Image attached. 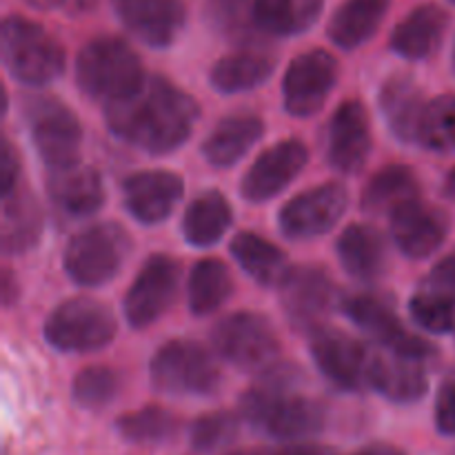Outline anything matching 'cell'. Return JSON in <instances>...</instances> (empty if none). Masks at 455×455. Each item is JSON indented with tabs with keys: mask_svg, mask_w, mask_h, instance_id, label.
I'll use <instances>...</instances> for the list:
<instances>
[{
	"mask_svg": "<svg viewBox=\"0 0 455 455\" xmlns=\"http://www.w3.org/2000/svg\"><path fill=\"white\" fill-rule=\"evenodd\" d=\"M238 418L229 411L204 413L191 425L189 443L196 451L209 453L213 449L227 447L238 435Z\"/></svg>",
	"mask_w": 455,
	"mask_h": 455,
	"instance_id": "obj_40",
	"label": "cell"
},
{
	"mask_svg": "<svg viewBox=\"0 0 455 455\" xmlns=\"http://www.w3.org/2000/svg\"><path fill=\"white\" fill-rule=\"evenodd\" d=\"M151 387L167 395H213L220 387V369L213 355L194 340H169L149 363Z\"/></svg>",
	"mask_w": 455,
	"mask_h": 455,
	"instance_id": "obj_7",
	"label": "cell"
},
{
	"mask_svg": "<svg viewBox=\"0 0 455 455\" xmlns=\"http://www.w3.org/2000/svg\"><path fill=\"white\" fill-rule=\"evenodd\" d=\"M420 198V180L407 164H389L373 173L360 196V207L371 216H391L398 207Z\"/></svg>",
	"mask_w": 455,
	"mask_h": 455,
	"instance_id": "obj_30",
	"label": "cell"
},
{
	"mask_svg": "<svg viewBox=\"0 0 455 455\" xmlns=\"http://www.w3.org/2000/svg\"><path fill=\"white\" fill-rule=\"evenodd\" d=\"M234 222V207L225 194L207 189L196 196L182 216V235L191 247H212L216 244Z\"/></svg>",
	"mask_w": 455,
	"mask_h": 455,
	"instance_id": "obj_31",
	"label": "cell"
},
{
	"mask_svg": "<svg viewBox=\"0 0 455 455\" xmlns=\"http://www.w3.org/2000/svg\"><path fill=\"white\" fill-rule=\"evenodd\" d=\"M451 3H455V0H451Z\"/></svg>",
	"mask_w": 455,
	"mask_h": 455,
	"instance_id": "obj_51",
	"label": "cell"
},
{
	"mask_svg": "<svg viewBox=\"0 0 455 455\" xmlns=\"http://www.w3.org/2000/svg\"><path fill=\"white\" fill-rule=\"evenodd\" d=\"M25 120L31 142L47 169L80 163L83 124L65 102L52 96L27 98Z\"/></svg>",
	"mask_w": 455,
	"mask_h": 455,
	"instance_id": "obj_10",
	"label": "cell"
},
{
	"mask_svg": "<svg viewBox=\"0 0 455 455\" xmlns=\"http://www.w3.org/2000/svg\"><path fill=\"white\" fill-rule=\"evenodd\" d=\"M451 60H453V71H455V44H453V58H451Z\"/></svg>",
	"mask_w": 455,
	"mask_h": 455,
	"instance_id": "obj_50",
	"label": "cell"
},
{
	"mask_svg": "<svg viewBox=\"0 0 455 455\" xmlns=\"http://www.w3.org/2000/svg\"><path fill=\"white\" fill-rule=\"evenodd\" d=\"M76 84L92 100L109 105L132 93L147 78L140 56L116 36H100L76 56Z\"/></svg>",
	"mask_w": 455,
	"mask_h": 455,
	"instance_id": "obj_3",
	"label": "cell"
},
{
	"mask_svg": "<svg viewBox=\"0 0 455 455\" xmlns=\"http://www.w3.org/2000/svg\"><path fill=\"white\" fill-rule=\"evenodd\" d=\"M302 373L291 363H275L258 373L251 389L240 398L243 418L274 440L296 443L320 434L327 422L323 403L298 394Z\"/></svg>",
	"mask_w": 455,
	"mask_h": 455,
	"instance_id": "obj_2",
	"label": "cell"
},
{
	"mask_svg": "<svg viewBox=\"0 0 455 455\" xmlns=\"http://www.w3.org/2000/svg\"><path fill=\"white\" fill-rule=\"evenodd\" d=\"M416 145L431 154H455V93H443L427 102Z\"/></svg>",
	"mask_w": 455,
	"mask_h": 455,
	"instance_id": "obj_35",
	"label": "cell"
},
{
	"mask_svg": "<svg viewBox=\"0 0 455 455\" xmlns=\"http://www.w3.org/2000/svg\"><path fill=\"white\" fill-rule=\"evenodd\" d=\"M16 298H18V283L13 280L12 269H9V267H4V271H3V302H4V307L12 305Z\"/></svg>",
	"mask_w": 455,
	"mask_h": 455,
	"instance_id": "obj_46",
	"label": "cell"
},
{
	"mask_svg": "<svg viewBox=\"0 0 455 455\" xmlns=\"http://www.w3.org/2000/svg\"><path fill=\"white\" fill-rule=\"evenodd\" d=\"M351 323L373 338L380 347L416 363H429L438 355V347L416 336L400 323L394 300L380 293H351L340 302Z\"/></svg>",
	"mask_w": 455,
	"mask_h": 455,
	"instance_id": "obj_9",
	"label": "cell"
},
{
	"mask_svg": "<svg viewBox=\"0 0 455 455\" xmlns=\"http://www.w3.org/2000/svg\"><path fill=\"white\" fill-rule=\"evenodd\" d=\"M262 133H265V123L260 116L240 111V114L225 116L204 138L200 151L213 167H234L260 140Z\"/></svg>",
	"mask_w": 455,
	"mask_h": 455,
	"instance_id": "obj_25",
	"label": "cell"
},
{
	"mask_svg": "<svg viewBox=\"0 0 455 455\" xmlns=\"http://www.w3.org/2000/svg\"><path fill=\"white\" fill-rule=\"evenodd\" d=\"M198 118V100L156 74L147 76L132 93L105 105L107 129L124 145L151 156L180 149Z\"/></svg>",
	"mask_w": 455,
	"mask_h": 455,
	"instance_id": "obj_1",
	"label": "cell"
},
{
	"mask_svg": "<svg viewBox=\"0 0 455 455\" xmlns=\"http://www.w3.org/2000/svg\"><path fill=\"white\" fill-rule=\"evenodd\" d=\"M309 163V151L298 138H287L267 147L240 182V194L247 203H267L287 189Z\"/></svg>",
	"mask_w": 455,
	"mask_h": 455,
	"instance_id": "obj_16",
	"label": "cell"
},
{
	"mask_svg": "<svg viewBox=\"0 0 455 455\" xmlns=\"http://www.w3.org/2000/svg\"><path fill=\"white\" fill-rule=\"evenodd\" d=\"M0 44L4 67L16 83L27 87H47L65 74V47L43 25L29 18H4Z\"/></svg>",
	"mask_w": 455,
	"mask_h": 455,
	"instance_id": "obj_4",
	"label": "cell"
},
{
	"mask_svg": "<svg viewBox=\"0 0 455 455\" xmlns=\"http://www.w3.org/2000/svg\"><path fill=\"white\" fill-rule=\"evenodd\" d=\"M120 376L111 367H84L71 382V398L78 407L98 411L118 398Z\"/></svg>",
	"mask_w": 455,
	"mask_h": 455,
	"instance_id": "obj_38",
	"label": "cell"
},
{
	"mask_svg": "<svg viewBox=\"0 0 455 455\" xmlns=\"http://www.w3.org/2000/svg\"><path fill=\"white\" fill-rule=\"evenodd\" d=\"M185 194V180L167 169L136 172L123 182V203L140 225H160L173 213Z\"/></svg>",
	"mask_w": 455,
	"mask_h": 455,
	"instance_id": "obj_20",
	"label": "cell"
},
{
	"mask_svg": "<svg viewBox=\"0 0 455 455\" xmlns=\"http://www.w3.org/2000/svg\"><path fill=\"white\" fill-rule=\"evenodd\" d=\"M44 218L38 200L27 187H16L3 196V220H0V244L4 256H20L40 243Z\"/></svg>",
	"mask_w": 455,
	"mask_h": 455,
	"instance_id": "obj_26",
	"label": "cell"
},
{
	"mask_svg": "<svg viewBox=\"0 0 455 455\" xmlns=\"http://www.w3.org/2000/svg\"><path fill=\"white\" fill-rule=\"evenodd\" d=\"M118 333L114 311L93 298L60 302L44 320V340L62 354H96Z\"/></svg>",
	"mask_w": 455,
	"mask_h": 455,
	"instance_id": "obj_6",
	"label": "cell"
},
{
	"mask_svg": "<svg viewBox=\"0 0 455 455\" xmlns=\"http://www.w3.org/2000/svg\"><path fill=\"white\" fill-rule=\"evenodd\" d=\"M336 253L342 269L360 283H376L387 274L389 249L376 227L349 225L338 238Z\"/></svg>",
	"mask_w": 455,
	"mask_h": 455,
	"instance_id": "obj_23",
	"label": "cell"
},
{
	"mask_svg": "<svg viewBox=\"0 0 455 455\" xmlns=\"http://www.w3.org/2000/svg\"><path fill=\"white\" fill-rule=\"evenodd\" d=\"M132 253V235L118 222H98L69 240L62 267L78 287H102L111 283Z\"/></svg>",
	"mask_w": 455,
	"mask_h": 455,
	"instance_id": "obj_5",
	"label": "cell"
},
{
	"mask_svg": "<svg viewBox=\"0 0 455 455\" xmlns=\"http://www.w3.org/2000/svg\"><path fill=\"white\" fill-rule=\"evenodd\" d=\"M371 123L360 100H345L331 116L327 133V160L345 176L363 172L371 154Z\"/></svg>",
	"mask_w": 455,
	"mask_h": 455,
	"instance_id": "obj_17",
	"label": "cell"
},
{
	"mask_svg": "<svg viewBox=\"0 0 455 455\" xmlns=\"http://www.w3.org/2000/svg\"><path fill=\"white\" fill-rule=\"evenodd\" d=\"M275 69V58L258 49H240V52L227 53L220 60L213 62L209 71V83L216 92L244 93L258 89L271 78Z\"/></svg>",
	"mask_w": 455,
	"mask_h": 455,
	"instance_id": "obj_29",
	"label": "cell"
},
{
	"mask_svg": "<svg viewBox=\"0 0 455 455\" xmlns=\"http://www.w3.org/2000/svg\"><path fill=\"white\" fill-rule=\"evenodd\" d=\"M394 244L411 260H422L438 251L447 240L451 220L443 209L422 203V198L403 204L389 216Z\"/></svg>",
	"mask_w": 455,
	"mask_h": 455,
	"instance_id": "obj_19",
	"label": "cell"
},
{
	"mask_svg": "<svg viewBox=\"0 0 455 455\" xmlns=\"http://www.w3.org/2000/svg\"><path fill=\"white\" fill-rule=\"evenodd\" d=\"M413 323L429 333H449L455 329V298L418 289L409 302Z\"/></svg>",
	"mask_w": 455,
	"mask_h": 455,
	"instance_id": "obj_39",
	"label": "cell"
},
{
	"mask_svg": "<svg viewBox=\"0 0 455 455\" xmlns=\"http://www.w3.org/2000/svg\"><path fill=\"white\" fill-rule=\"evenodd\" d=\"M180 262L167 253H154L145 260L123 300L124 320L133 329H147L158 323L180 289Z\"/></svg>",
	"mask_w": 455,
	"mask_h": 455,
	"instance_id": "obj_12",
	"label": "cell"
},
{
	"mask_svg": "<svg viewBox=\"0 0 455 455\" xmlns=\"http://www.w3.org/2000/svg\"><path fill=\"white\" fill-rule=\"evenodd\" d=\"M324 0H253V16L262 34L289 38L315 25Z\"/></svg>",
	"mask_w": 455,
	"mask_h": 455,
	"instance_id": "obj_33",
	"label": "cell"
},
{
	"mask_svg": "<svg viewBox=\"0 0 455 455\" xmlns=\"http://www.w3.org/2000/svg\"><path fill=\"white\" fill-rule=\"evenodd\" d=\"M44 185L53 207L67 218L93 216L105 204V182L100 172L92 164L74 163L49 169Z\"/></svg>",
	"mask_w": 455,
	"mask_h": 455,
	"instance_id": "obj_21",
	"label": "cell"
},
{
	"mask_svg": "<svg viewBox=\"0 0 455 455\" xmlns=\"http://www.w3.org/2000/svg\"><path fill=\"white\" fill-rule=\"evenodd\" d=\"M338 60L324 49L293 58L283 78V105L293 118H311L324 107L338 84Z\"/></svg>",
	"mask_w": 455,
	"mask_h": 455,
	"instance_id": "obj_13",
	"label": "cell"
},
{
	"mask_svg": "<svg viewBox=\"0 0 455 455\" xmlns=\"http://www.w3.org/2000/svg\"><path fill=\"white\" fill-rule=\"evenodd\" d=\"M18 182H20V158H18L12 140L3 136V149H0V191L3 196L12 194Z\"/></svg>",
	"mask_w": 455,
	"mask_h": 455,
	"instance_id": "obj_43",
	"label": "cell"
},
{
	"mask_svg": "<svg viewBox=\"0 0 455 455\" xmlns=\"http://www.w3.org/2000/svg\"><path fill=\"white\" fill-rule=\"evenodd\" d=\"M349 207V194L340 182H324L293 196L278 213L280 234L289 240H311L329 234Z\"/></svg>",
	"mask_w": 455,
	"mask_h": 455,
	"instance_id": "obj_14",
	"label": "cell"
},
{
	"mask_svg": "<svg viewBox=\"0 0 455 455\" xmlns=\"http://www.w3.org/2000/svg\"><path fill=\"white\" fill-rule=\"evenodd\" d=\"M204 20L218 36L234 43H249L260 31L253 16V0H207Z\"/></svg>",
	"mask_w": 455,
	"mask_h": 455,
	"instance_id": "obj_36",
	"label": "cell"
},
{
	"mask_svg": "<svg viewBox=\"0 0 455 455\" xmlns=\"http://www.w3.org/2000/svg\"><path fill=\"white\" fill-rule=\"evenodd\" d=\"M229 455H253V453H247V451H235V453H229Z\"/></svg>",
	"mask_w": 455,
	"mask_h": 455,
	"instance_id": "obj_49",
	"label": "cell"
},
{
	"mask_svg": "<svg viewBox=\"0 0 455 455\" xmlns=\"http://www.w3.org/2000/svg\"><path fill=\"white\" fill-rule=\"evenodd\" d=\"M213 351L240 371L260 373L278 363L280 340L274 324L253 311H235L212 329Z\"/></svg>",
	"mask_w": 455,
	"mask_h": 455,
	"instance_id": "obj_8",
	"label": "cell"
},
{
	"mask_svg": "<svg viewBox=\"0 0 455 455\" xmlns=\"http://www.w3.org/2000/svg\"><path fill=\"white\" fill-rule=\"evenodd\" d=\"M391 0H345L331 16L327 34L345 52L367 44L380 29Z\"/></svg>",
	"mask_w": 455,
	"mask_h": 455,
	"instance_id": "obj_28",
	"label": "cell"
},
{
	"mask_svg": "<svg viewBox=\"0 0 455 455\" xmlns=\"http://www.w3.org/2000/svg\"><path fill=\"white\" fill-rule=\"evenodd\" d=\"M443 196H444V198L453 200V203H455V167L451 169V172L447 173V178H444V182H443Z\"/></svg>",
	"mask_w": 455,
	"mask_h": 455,
	"instance_id": "obj_48",
	"label": "cell"
},
{
	"mask_svg": "<svg viewBox=\"0 0 455 455\" xmlns=\"http://www.w3.org/2000/svg\"><path fill=\"white\" fill-rule=\"evenodd\" d=\"M449 16L438 4H420L395 25L389 38L391 52L404 60H425L438 52Z\"/></svg>",
	"mask_w": 455,
	"mask_h": 455,
	"instance_id": "obj_24",
	"label": "cell"
},
{
	"mask_svg": "<svg viewBox=\"0 0 455 455\" xmlns=\"http://www.w3.org/2000/svg\"><path fill=\"white\" fill-rule=\"evenodd\" d=\"M234 293V280L229 269L218 258H203L194 265L187 284L189 311L198 318L212 315L225 305Z\"/></svg>",
	"mask_w": 455,
	"mask_h": 455,
	"instance_id": "obj_34",
	"label": "cell"
},
{
	"mask_svg": "<svg viewBox=\"0 0 455 455\" xmlns=\"http://www.w3.org/2000/svg\"><path fill=\"white\" fill-rule=\"evenodd\" d=\"M253 455H333L329 449L315 447V444H287L280 449H262Z\"/></svg>",
	"mask_w": 455,
	"mask_h": 455,
	"instance_id": "obj_45",
	"label": "cell"
},
{
	"mask_svg": "<svg viewBox=\"0 0 455 455\" xmlns=\"http://www.w3.org/2000/svg\"><path fill=\"white\" fill-rule=\"evenodd\" d=\"M435 427L443 435H455V376L440 387L435 400Z\"/></svg>",
	"mask_w": 455,
	"mask_h": 455,
	"instance_id": "obj_42",
	"label": "cell"
},
{
	"mask_svg": "<svg viewBox=\"0 0 455 455\" xmlns=\"http://www.w3.org/2000/svg\"><path fill=\"white\" fill-rule=\"evenodd\" d=\"M311 358L324 378L340 391H360L367 387L371 351L355 338L336 329H318L309 340Z\"/></svg>",
	"mask_w": 455,
	"mask_h": 455,
	"instance_id": "obj_15",
	"label": "cell"
},
{
	"mask_svg": "<svg viewBox=\"0 0 455 455\" xmlns=\"http://www.w3.org/2000/svg\"><path fill=\"white\" fill-rule=\"evenodd\" d=\"M354 455H404L398 447H391V444H371V447L360 449Z\"/></svg>",
	"mask_w": 455,
	"mask_h": 455,
	"instance_id": "obj_47",
	"label": "cell"
},
{
	"mask_svg": "<svg viewBox=\"0 0 455 455\" xmlns=\"http://www.w3.org/2000/svg\"><path fill=\"white\" fill-rule=\"evenodd\" d=\"M425 363L403 358L398 354H371L367 387L395 404H411L425 398L429 391V376Z\"/></svg>",
	"mask_w": 455,
	"mask_h": 455,
	"instance_id": "obj_22",
	"label": "cell"
},
{
	"mask_svg": "<svg viewBox=\"0 0 455 455\" xmlns=\"http://www.w3.org/2000/svg\"><path fill=\"white\" fill-rule=\"evenodd\" d=\"M111 9L129 34L154 49L172 47L187 20L182 0H111Z\"/></svg>",
	"mask_w": 455,
	"mask_h": 455,
	"instance_id": "obj_18",
	"label": "cell"
},
{
	"mask_svg": "<svg viewBox=\"0 0 455 455\" xmlns=\"http://www.w3.org/2000/svg\"><path fill=\"white\" fill-rule=\"evenodd\" d=\"M178 427H180V420L163 407H142L116 420L118 434L136 444L164 443L176 434Z\"/></svg>",
	"mask_w": 455,
	"mask_h": 455,
	"instance_id": "obj_37",
	"label": "cell"
},
{
	"mask_svg": "<svg viewBox=\"0 0 455 455\" xmlns=\"http://www.w3.org/2000/svg\"><path fill=\"white\" fill-rule=\"evenodd\" d=\"M382 116L389 124L391 133L400 142H418V124L425 111V96L416 80L407 74L391 76L385 80L378 96Z\"/></svg>",
	"mask_w": 455,
	"mask_h": 455,
	"instance_id": "obj_27",
	"label": "cell"
},
{
	"mask_svg": "<svg viewBox=\"0 0 455 455\" xmlns=\"http://www.w3.org/2000/svg\"><path fill=\"white\" fill-rule=\"evenodd\" d=\"M422 289L455 298V253L444 256L443 260L435 262L434 269L429 271V275L422 283Z\"/></svg>",
	"mask_w": 455,
	"mask_h": 455,
	"instance_id": "obj_41",
	"label": "cell"
},
{
	"mask_svg": "<svg viewBox=\"0 0 455 455\" xmlns=\"http://www.w3.org/2000/svg\"><path fill=\"white\" fill-rule=\"evenodd\" d=\"M278 291L289 327L309 336L324 327L338 305L336 284L323 267H291L278 284Z\"/></svg>",
	"mask_w": 455,
	"mask_h": 455,
	"instance_id": "obj_11",
	"label": "cell"
},
{
	"mask_svg": "<svg viewBox=\"0 0 455 455\" xmlns=\"http://www.w3.org/2000/svg\"><path fill=\"white\" fill-rule=\"evenodd\" d=\"M29 7L40 9V12H56L62 16H84L93 12L98 0H25Z\"/></svg>",
	"mask_w": 455,
	"mask_h": 455,
	"instance_id": "obj_44",
	"label": "cell"
},
{
	"mask_svg": "<svg viewBox=\"0 0 455 455\" xmlns=\"http://www.w3.org/2000/svg\"><path fill=\"white\" fill-rule=\"evenodd\" d=\"M231 256L240 265V269L256 280L260 287H278L287 271V253L274 243L251 231H240L231 238Z\"/></svg>",
	"mask_w": 455,
	"mask_h": 455,
	"instance_id": "obj_32",
	"label": "cell"
}]
</instances>
